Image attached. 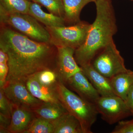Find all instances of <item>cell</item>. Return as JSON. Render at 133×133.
<instances>
[{
  "label": "cell",
  "mask_w": 133,
  "mask_h": 133,
  "mask_svg": "<svg viewBox=\"0 0 133 133\" xmlns=\"http://www.w3.org/2000/svg\"><path fill=\"white\" fill-rule=\"evenodd\" d=\"M109 79L115 94L126 102L133 82V71L129 70L128 71L119 73Z\"/></svg>",
  "instance_id": "16"
},
{
  "label": "cell",
  "mask_w": 133,
  "mask_h": 133,
  "mask_svg": "<svg viewBox=\"0 0 133 133\" xmlns=\"http://www.w3.org/2000/svg\"><path fill=\"white\" fill-rule=\"evenodd\" d=\"M52 122L41 117L35 118L23 133H54Z\"/></svg>",
  "instance_id": "20"
},
{
  "label": "cell",
  "mask_w": 133,
  "mask_h": 133,
  "mask_svg": "<svg viewBox=\"0 0 133 133\" xmlns=\"http://www.w3.org/2000/svg\"><path fill=\"white\" fill-rule=\"evenodd\" d=\"M8 57L6 52L0 49V63H8Z\"/></svg>",
  "instance_id": "28"
},
{
  "label": "cell",
  "mask_w": 133,
  "mask_h": 133,
  "mask_svg": "<svg viewBox=\"0 0 133 133\" xmlns=\"http://www.w3.org/2000/svg\"><path fill=\"white\" fill-rule=\"evenodd\" d=\"M65 84L81 98L92 103L95 104L101 96L82 69L70 77Z\"/></svg>",
  "instance_id": "11"
},
{
  "label": "cell",
  "mask_w": 133,
  "mask_h": 133,
  "mask_svg": "<svg viewBox=\"0 0 133 133\" xmlns=\"http://www.w3.org/2000/svg\"><path fill=\"white\" fill-rule=\"evenodd\" d=\"M1 24L8 26L40 42L50 43V33L46 28L28 14L10 13L0 6Z\"/></svg>",
  "instance_id": "4"
},
{
  "label": "cell",
  "mask_w": 133,
  "mask_h": 133,
  "mask_svg": "<svg viewBox=\"0 0 133 133\" xmlns=\"http://www.w3.org/2000/svg\"><path fill=\"white\" fill-rule=\"evenodd\" d=\"M1 25L0 49L8 57L6 83H25L30 77L42 71H54L52 65L56 62L57 51L55 46L37 42L10 27Z\"/></svg>",
  "instance_id": "1"
},
{
  "label": "cell",
  "mask_w": 133,
  "mask_h": 133,
  "mask_svg": "<svg viewBox=\"0 0 133 133\" xmlns=\"http://www.w3.org/2000/svg\"><path fill=\"white\" fill-rule=\"evenodd\" d=\"M92 2H94V1H95V0H92Z\"/></svg>",
  "instance_id": "31"
},
{
  "label": "cell",
  "mask_w": 133,
  "mask_h": 133,
  "mask_svg": "<svg viewBox=\"0 0 133 133\" xmlns=\"http://www.w3.org/2000/svg\"><path fill=\"white\" fill-rule=\"evenodd\" d=\"M56 71L59 81L65 84L68 79L81 68L76 62L73 48L66 47H56Z\"/></svg>",
  "instance_id": "9"
},
{
  "label": "cell",
  "mask_w": 133,
  "mask_h": 133,
  "mask_svg": "<svg viewBox=\"0 0 133 133\" xmlns=\"http://www.w3.org/2000/svg\"><path fill=\"white\" fill-rule=\"evenodd\" d=\"M11 104V117L8 130L12 133H23L35 118L33 111Z\"/></svg>",
  "instance_id": "13"
},
{
  "label": "cell",
  "mask_w": 133,
  "mask_h": 133,
  "mask_svg": "<svg viewBox=\"0 0 133 133\" xmlns=\"http://www.w3.org/2000/svg\"><path fill=\"white\" fill-rule=\"evenodd\" d=\"M96 17L91 24L84 42L75 50L74 57L80 67L90 64L95 56L113 41L117 31L116 19L111 0H95Z\"/></svg>",
  "instance_id": "2"
},
{
  "label": "cell",
  "mask_w": 133,
  "mask_h": 133,
  "mask_svg": "<svg viewBox=\"0 0 133 133\" xmlns=\"http://www.w3.org/2000/svg\"><path fill=\"white\" fill-rule=\"evenodd\" d=\"M37 75L40 82L45 85H53L57 82V75L52 70H44L37 73Z\"/></svg>",
  "instance_id": "22"
},
{
  "label": "cell",
  "mask_w": 133,
  "mask_h": 133,
  "mask_svg": "<svg viewBox=\"0 0 133 133\" xmlns=\"http://www.w3.org/2000/svg\"><path fill=\"white\" fill-rule=\"evenodd\" d=\"M95 104L102 119L110 125L133 115V112L125 101L116 95L100 96Z\"/></svg>",
  "instance_id": "7"
},
{
  "label": "cell",
  "mask_w": 133,
  "mask_h": 133,
  "mask_svg": "<svg viewBox=\"0 0 133 133\" xmlns=\"http://www.w3.org/2000/svg\"><path fill=\"white\" fill-rule=\"evenodd\" d=\"M2 88L10 104L33 111L44 102L33 96L25 83L7 82Z\"/></svg>",
  "instance_id": "8"
},
{
  "label": "cell",
  "mask_w": 133,
  "mask_h": 133,
  "mask_svg": "<svg viewBox=\"0 0 133 133\" xmlns=\"http://www.w3.org/2000/svg\"><path fill=\"white\" fill-rule=\"evenodd\" d=\"M28 14L37 21L48 27H63L65 26L64 17L58 16L52 13H46L41 8L37 3L30 2Z\"/></svg>",
  "instance_id": "14"
},
{
  "label": "cell",
  "mask_w": 133,
  "mask_h": 133,
  "mask_svg": "<svg viewBox=\"0 0 133 133\" xmlns=\"http://www.w3.org/2000/svg\"><path fill=\"white\" fill-rule=\"evenodd\" d=\"M91 64L98 72L108 78L129 70L126 68L124 59L114 41L97 54Z\"/></svg>",
  "instance_id": "6"
},
{
  "label": "cell",
  "mask_w": 133,
  "mask_h": 133,
  "mask_svg": "<svg viewBox=\"0 0 133 133\" xmlns=\"http://www.w3.org/2000/svg\"><path fill=\"white\" fill-rule=\"evenodd\" d=\"M33 111L39 117L51 122L68 112L63 105L45 102Z\"/></svg>",
  "instance_id": "18"
},
{
  "label": "cell",
  "mask_w": 133,
  "mask_h": 133,
  "mask_svg": "<svg viewBox=\"0 0 133 133\" xmlns=\"http://www.w3.org/2000/svg\"><path fill=\"white\" fill-rule=\"evenodd\" d=\"M57 88L62 104L67 111L80 122L84 132L92 133V127L99 114L95 104L77 95L59 80L57 82Z\"/></svg>",
  "instance_id": "3"
},
{
  "label": "cell",
  "mask_w": 133,
  "mask_h": 133,
  "mask_svg": "<svg viewBox=\"0 0 133 133\" xmlns=\"http://www.w3.org/2000/svg\"><path fill=\"white\" fill-rule=\"evenodd\" d=\"M33 2L43 5L51 13L64 17V12L63 2L58 0H33Z\"/></svg>",
  "instance_id": "21"
},
{
  "label": "cell",
  "mask_w": 133,
  "mask_h": 133,
  "mask_svg": "<svg viewBox=\"0 0 133 133\" xmlns=\"http://www.w3.org/2000/svg\"><path fill=\"white\" fill-rule=\"evenodd\" d=\"M58 1H60L63 2L62 1V0H58Z\"/></svg>",
  "instance_id": "30"
},
{
  "label": "cell",
  "mask_w": 133,
  "mask_h": 133,
  "mask_svg": "<svg viewBox=\"0 0 133 133\" xmlns=\"http://www.w3.org/2000/svg\"><path fill=\"white\" fill-rule=\"evenodd\" d=\"M112 133H133V119L130 121L119 122Z\"/></svg>",
  "instance_id": "24"
},
{
  "label": "cell",
  "mask_w": 133,
  "mask_h": 133,
  "mask_svg": "<svg viewBox=\"0 0 133 133\" xmlns=\"http://www.w3.org/2000/svg\"><path fill=\"white\" fill-rule=\"evenodd\" d=\"M11 118L0 114V122H1V130L7 129L8 130L10 124Z\"/></svg>",
  "instance_id": "26"
},
{
  "label": "cell",
  "mask_w": 133,
  "mask_h": 133,
  "mask_svg": "<svg viewBox=\"0 0 133 133\" xmlns=\"http://www.w3.org/2000/svg\"><path fill=\"white\" fill-rule=\"evenodd\" d=\"M29 1H33V0H29Z\"/></svg>",
  "instance_id": "29"
},
{
  "label": "cell",
  "mask_w": 133,
  "mask_h": 133,
  "mask_svg": "<svg viewBox=\"0 0 133 133\" xmlns=\"http://www.w3.org/2000/svg\"><path fill=\"white\" fill-rule=\"evenodd\" d=\"M11 104L2 88L0 91V114L11 118Z\"/></svg>",
  "instance_id": "23"
},
{
  "label": "cell",
  "mask_w": 133,
  "mask_h": 133,
  "mask_svg": "<svg viewBox=\"0 0 133 133\" xmlns=\"http://www.w3.org/2000/svg\"><path fill=\"white\" fill-rule=\"evenodd\" d=\"M131 1H133V0H131Z\"/></svg>",
  "instance_id": "32"
},
{
  "label": "cell",
  "mask_w": 133,
  "mask_h": 133,
  "mask_svg": "<svg viewBox=\"0 0 133 133\" xmlns=\"http://www.w3.org/2000/svg\"><path fill=\"white\" fill-rule=\"evenodd\" d=\"M65 22L75 24L80 21V13L83 8L92 0H62Z\"/></svg>",
  "instance_id": "17"
},
{
  "label": "cell",
  "mask_w": 133,
  "mask_h": 133,
  "mask_svg": "<svg viewBox=\"0 0 133 133\" xmlns=\"http://www.w3.org/2000/svg\"><path fill=\"white\" fill-rule=\"evenodd\" d=\"M52 123L54 133H84L80 122L69 112Z\"/></svg>",
  "instance_id": "15"
},
{
  "label": "cell",
  "mask_w": 133,
  "mask_h": 133,
  "mask_svg": "<svg viewBox=\"0 0 133 133\" xmlns=\"http://www.w3.org/2000/svg\"><path fill=\"white\" fill-rule=\"evenodd\" d=\"M126 102L133 113V82L129 89Z\"/></svg>",
  "instance_id": "27"
},
{
  "label": "cell",
  "mask_w": 133,
  "mask_h": 133,
  "mask_svg": "<svg viewBox=\"0 0 133 133\" xmlns=\"http://www.w3.org/2000/svg\"><path fill=\"white\" fill-rule=\"evenodd\" d=\"M91 24L81 21L69 26L45 28L50 35V43L55 47H66L76 50L84 42Z\"/></svg>",
  "instance_id": "5"
},
{
  "label": "cell",
  "mask_w": 133,
  "mask_h": 133,
  "mask_svg": "<svg viewBox=\"0 0 133 133\" xmlns=\"http://www.w3.org/2000/svg\"><path fill=\"white\" fill-rule=\"evenodd\" d=\"M8 63H0V87L2 88L6 83V78L8 73Z\"/></svg>",
  "instance_id": "25"
},
{
  "label": "cell",
  "mask_w": 133,
  "mask_h": 133,
  "mask_svg": "<svg viewBox=\"0 0 133 133\" xmlns=\"http://www.w3.org/2000/svg\"><path fill=\"white\" fill-rule=\"evenodd\" d=\"M81 67L83 73L101 96H116L109 78L98 72L92 67L91 63Z\"/></svg>",
  "instance_id": "12"
},
{
  "label": "cell",
  "mask_w": 133,
  "mask_h": 133,
  "mask_svg": "<svg viewBox=\"0 0 133 133\" xmlns=\"http://www.w3.org/2000/svg\"><path fill=\"white\" fill-rule=\"evenodd\" d=\"M30 2L29 0H0V6L10 13L28 14Z\"/></svg>",
  "instance_id": "19"
},
{
  "label": "cell",
  "mask_w": 133,
  "mask_h": 133,
  "mask_svg": "<svg viewBox=\"0 0 133 133\" xmlns=\"http://www.w3.org/2000/svg\"><path fill=\"white\" fill-rule=\"evenodd\" d=\"M25 84L31 94L43 102L63 105L59 99L57 83L52 85L43 84L38 80L36 74L30 77Z\"/></svg>",
  "instance_id": "10"
}]
</instances>
